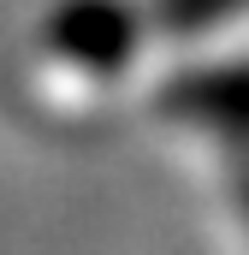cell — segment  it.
Wrapping results in <instances>:
<instances>
[{
    "mask_svg": "<svg viewBox=\"0 0 249 255\" xmlns=\"http://www.w3.org/2000/svg\"><path fill=\"white\" fill-rule=\"evenodd\" d=\"M178 107H190V113H226V119L249 125V71H220V77L184 83Z\"/></svg>",
    "mask_w": 249,
    "mask_h": 255,
    "instance_id": "7a4b0ae2",
    "label": "cell"
},
{
    "mask_svg": "<svg viewBox=\"0 0 249 255\" xmlns=\"http://www.w3.org/2000/svg\"><path fill=\"white\" fill-rule=\"evenodd\" d=\"M54 36L65 42V54H77V60L89 65H119L124 48H130V18H124L119 6H107V0H95V6H71L60 24H54Z\"/></svg>",
    "mask_w": 249,
    "mask_h": 255,
    "instance_id": "6da1fadb",
    "label": "cell"
}]
</instances>
